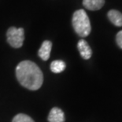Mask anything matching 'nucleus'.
Instances as JSON below:
<instances>
[{
    "label": "nucleus",
    "instance_id": "1",
    "mask_svg": "<svg viewBox=\"0 0 122 122\" xmlns=\"http://www.w3.org/2000/svg\"><path fill=\"white\" fill-rule=\"evenodd\" d=\"M16 77L22 87L30 90H39L43 82L42 71L34 62L30 60H24L18 64Z\"/></svg>",
    "mask_w": 122,
    "mask_h": 122
},
{
    "label": "nucleus",
    "instance_id": "2",
    "mask_svg": "<svg viewBox=\"0 0 122 122\" xmlns=\"http://www.w3.org/2000/svg\"><path fill=\"white\" fill-rule=\"evenodd\" d=\"M72 24L75 32L80 37H86L91 33L90 19L84 10H78L73 13Z\"/></svg>",
    "mask_w": 122,
    "mask_h": 122
},
{
    "label": "nucleus",
    "instance_id": "3",
    "mask_svg": "<svg viewBox=\"0 0 122 122\" xmlns=\"http://www.w3.org/2000/svg\"><path fill=\"white\" fill-rule=\"evenodd\" d=\"M7 42L11 47L19 48L23 45L25 41V30L23 28L10 27L6 32Z\"/></svg>",
    "mask_w": 122,
    "mask_h": 122
},
{
    "label": "nucleus",
    "instance_id": "4",
    "mask_svg": "<svg viewBox=\"0 0 122 122\" xmlns=\"http://www.w3.org/2000/svg\"><path fill=\"white\" fill-rule=\"evenodd\" d=\"M77 48L79 50V52L83 59H89L92 56V50L91 48L88 43L84 39H81L78 41L77 44Z\"/></svg>",
    "mask_w": 122,
    "mask_h": 122
},
{
    "label": "nucleus",
    "instance_id": "5",
    "mask_svg": "<svg viewBox=\"0 0 122 122\" xmlns=\"http://www.w3.org/2000/svg\"><path fill=\"white\" fill-rule=\"evenodd\" d=\"M47 120L49 122H65L66 118H65L64 112L61 109L54 107L50 111Z\"/></svg>",
    "mask_w": 122,
    "mask_h": 122
},
{
    "label": "nucleus",
    "instance_id": "6",
    "mask_svg": "<svg viewBox=\"0 0 122 122\" xmlns=\"http://www.w3.org/2000/svg\"><path fill=\"white\" fill-rule=\"evenodd\" d=\"M51 48H52V42L50 41H44L38 51V56L43 60L46 61L50 58Z\"/></svg>",
    "mask_w": 122,
    "mask_h": 122
},
{
    "label": "nucleus",
    "instance_id": "7",
    "mask_svg": "<svg viewBox=\"0 0 122 122\" xmlns=\"http://www.w3.org/2000/svg\"><path fill=\"white\" fill-rule=\"evenodd\" d=\"M104 4L105 0H83V6L89 10H98Z\"/></svg>",
    "mask_w": 122,
    "mask_h": 122
},
{
    "label": "nucleus",
    "instance_id": "8",
    "mask_svg": "<svg viewBox=\"0 0 122 122\" xmlns=\"http://www.w3.org/2000/svg\"><path fill=\"white\" fill-rule=\"evenodd\" d=\"M107 17L114 25L117 27L122 26V13L120 11L116 10H111L108 12Z\"/></svg>",
    "mask_w": 122,
    "mask_h": 122
},
{
    "label": "nucleus",
    "instance_id": "9",
    "mask_svg": "<svg viewBox=\"0 0 122 122\" xmlns=\"http://www.w3.org/2000/svg\"><path fill=\"white\" fill-rule=\"evenodd\" d=\"M66 64L62 60H54L51 64V70L54 73H61L66 69Z\"/></svg>",
    "mask_w": 122,
    "mask_h": 122
},
{
    "label": "nucleus",
    "instance_id": "10",
    "mask_svg": "<svg viewBox=\"0 0 122 122\" xmlns=\"http://www.w3.org/2000/svg\"><path fill=\"white\" fill-rule=\"evenodd\" d=\"M12 122H35L31 116L25 113H19L13 118Z\"/></svg>",
    "mask_w": 122,
    "mask_h": 122
},
{
    "label": "nucleus",
    "instance_id": "11",
    "mask_svg": "<svg viewBox=\"0 0 122 122\" xmlns=\"http://www.w3.org/2000/svg\"><path fill=\"white\" fill-rule=\"evenodd\" d=\"M116 42L118 47L122 49V30L117 33L116 36Z\"/></svg>",
    "mask_w": 122,
    "mask_h": 122
}]
</instances>
